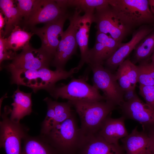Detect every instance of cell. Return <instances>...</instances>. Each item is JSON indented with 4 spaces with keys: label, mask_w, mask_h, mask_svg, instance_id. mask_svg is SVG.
<instances>
[{
    "label": "cell",
    "mask_w": 154,
    "mask_h": 154,
    "mask_svg": "<svg viewBox=\"0 0 154 154\" xmlns=\"http://www.w3.org/2000/svg\"><path fill=\"white\" fill-rule=\"evenodd\" d=\"M8 69L11 74L13 83L30 87L34 92L44 89L49 93L55 87L57 82L72 77L79 70L77 67L68 71L61 69L52 71L48 67L35 70Z\"/></svg>",
    "instance_id": "cell-1"
},
{
    "label": "cell",
    "mask_w": 154,
    "mask_h": 154,
    "mask_svg": "<svg viewBox=\"0 0 154 154\" xmlns=\"http://www.w3.org/2000/svg\"><path fill=\"white\" fill-rule=\"evenodd\" d=\"M40 135L58 154H74L78 151L84 136L73 114L47 133Z\"/></svg>",
    "instance_id": "cell-2"
},
{
    "label": "cell",
    "mask_w": 154,
    "mask_h": 154,
    "mask_svg": "<svg viewBox=\"0 0 154 154\" xmlns=\"http://www.w3.org/2000/svg\"><path fill=\"white\" fill-rule=\"evenodd\" d=\"M75 109L81 122L80 129L84 136L97 133L106 118L116 106L105 101H68Z\"/></svg>",
    "instance_id": "cell-3"
},
{
    "label": "cell",
    "mask_w": 154,
    "mask_h": 154,
    "mask_svg": "<svg viewBox=\"0 0 154 154\" xmlns=\"http://www.w3.org/2000/svg\"><path fill=\"white\" fill-rule=\"evenodd\" d=\"M110 5L120 19L132 30L145 25H154L149 0H110Z\"/></svg>",
    "instance_id": "cell-4"
},
{
    "label": "cell",
    "mask_w": 154,
    "mask_h": 154,
    "mask_svg": "<svg viewBox=\"0 0 154 154\" xmlns=\"http://www.w3.org/2000/svg\"><path fill=\"white\" fill-rule=\"evenodd\" d=\"M11 109L6 107L1 116L0 146L6 154H21L22 140L28 135L29 128L19 122L12 121L9 116Z\"/></svg>",
    "instance_id": "cell-5"
},
{
    "label": "cell",
    "mask_w": 154,
    "mask_h": 154,
    "mask_svg": "<svg viewBox=\"0 0 154 154\" xmlns=\"http://www.w3.org/2000/svg\"><path fill=\"white\" fill-rule=\"evenodd\" d=\"M86 77L73 78L67 84L56 87L50 93L56 99L59 98L68 101L96 102L105 101L104 97L94 85L87 82Z\"/></svg>",
    "instance_id": "cell-6"
},
{
    "label": "cell",
    "mask_w": 154,
    "mask_h": 154,
    "mask_svg": "<svg viewBox=\"0 0 154 154\" xmlns=\"http://www.w3.org/2000/svg\"><path fill=\"white\" fill-rule=\"evenodd\" d=\"M93 73L94 85L103 93L105 101L116 106L124 102V91L120 86L115 74L103 65H89Z\"/></svg>",
    "instance_id": "cell-7"
},
{
    "label": "cell",
    "mask_w": 154,
    "mask_h": 154,
    "mask_svg": "<svg viewBox=\"0 0 154 154\" xmlns=\"http://www.w3.org/2000/svg\"><path fill=\"white\" fill-rule=\"evenodd\" d=\"M66 0H35L28 18L23 21L29 28L38 24L55 21L68 13Z\"/></svg>",
    "instance_id": "cell-8"
},
{
    "label": "cell",
    "mask_w": 154,
    "mask_h": 154,
    "mask_svg": "<svg viewBox=\"0 0 154 154\" xmlns=\"http://www.w3.org/2000/svg\"><path fill=\"white\" fill-rule=\"evenodd\" d=\"M97 31L110 35L120 42L132 31L120 19L109 5L97 9L93 17Z\"/></svg>",
    "instance_id": "cell-9"
},
{
    "label": "cell",
    "mask_w": 154,
    "mask_h": 154,
    "mask_svg": "<svg viewBox=\"0 0 154 154\" xmlns=\"http://www.w3.org/2000/svg\"><path fill=\"white\" fill-rule=\"evenodd\" d=\"M80 12L75 10L68 18L70 24L64 32L51 65L56 69H64L67 61L76 52L77 47L76 34L78 18Z\"/></svg>",
    "instance_id": "cell-10"
},
{
    "label": "cell",
    "mask_w": 154,
    "mask_h": 154,
    "mask_svg": "<svg viewBox=\"0 0 154 154\" xmlns=\"http://www.w3.org/2000/svg\"><path fill=\"white\" fill-rule=\"evenodd\" d=\"M70 15L68 13L55 21L45 24L41 28L34 27L30 28L31 32L40 39V48L53 59L64 32V23Z\"/></svg>",
    "instance_id": "cell-11"
},
{
    "label": "cell",
    "mask_w": 154,
    "mask_h": 154,
    "mask_svg": "<svg viewBox=\"0 0 154 154\" xmlns=\"http://www.w3.org/2000/svg\"><path fill=\"white\" fill-rule=\"evenodd\" d=\"M52 59L40 48H34L29 43L20 53L17 54L7 68L26 70H37L49 67Z\"/></svg>",
    "instance_id": "cell-12"
},
{
    "label": "cell",
    "mask_w": 154,
    "mask_h": 154,
    "mask_svg": "<svg viewBox=\"0 0 154 154\" xmlns=\"http://www.w3.org/2000/svg\"><path fill=\"white\" fill-rule=\"evenodd\" d=\"M154 29V25H145L139 27L133 33L130 41L120 44L113 54L104 62V66L112 72L115 70L139 42Z\"/></svg>",
    "instance_id": "cell-13"
},
{
    "label": "cell",
    "mask_w": 154,
    "mask_h": 154,
    "mask_svg": "<svg viewBox=\"0 0 154 154\" xmlns=\"http://www.w3.org/2000/svg\"><path fill=\"white\" fill-rule=\"evenodd\" d=\"M110 35L97 31L93 47L89 49L86 63L91 65H103L119 47L120 44Z\"/></svg>",
    "instance_id": "cell-14"
},
{
    "label": "cell",
    "mask_w": 154,
    "mask_h": 154,
    "mask_svg": "<svg viewBox=\"0 0 154 154\" xmlns=\"http://www.w3.org/2000/svg\"><path fill=\"white\" fill-rule=\"evenodd\" d=\"M125 119L135 121L142 125L144 131L154 127V111L138 96L119 106Z\"/></svg>",
    "instance_id": "cell-15"
},
{
    "label": "cell",
    "mask_w": 154,
    "mask_h": 154,
    "mask_svg": "<svg viewBox=\"0 0 154 154\" xmlns=\"http://www.w3.org/2000/svg\"><path fill=\"white\" fill-rule=\"evenodd\" d=\"M78 154H125L122 146L109 143L97 133L84 136Z\"/></svg>",
    "instance_id": "cell-16"
},
{
    "label": "cell",
    "mask_w": 154,
    "mask_h": 154,
    "mask_svg": "<svg viewBox=\"0 0 154 154\" xmlns=\"http://www.w3.org/2000/svg\"><path fill=\"white\" fill-rule=\"evenodd\" d=\"M137 128L136 127L130 133L120 139L125 154H151L147 133L144 130L139 131Z\"/></svg>",
    "instance_id": "cell-17"
},
{
    "label": "cell",
    "mask_w": 154,
    "mask_h": 154,
    "mask_svg": "<svg viewBox=\"0 0 154 154\" xmlns=\"http://www.w3.org/2000/svg\"><path fill=\"white\" fill-rule=\"evenodd\" d=\"M125 119L123 116L114 118L109 115L96 133L109 143L119 144V140L129 134L125 124Z\"/></svg>",
    "instance_id": "cell-18"
},
{
    "label": "cell",
    "mask_w": 154,
    "mask_h": 154,
    "mask_svg": "<svg viewBox=\"0 0 154 154\" xmlns=\"http://www.w3.org/2000/svg\"><path fill=\"white\" fill-rule=\"evenodd\" d=\"M94 14L85 13L79 15L77 22L76 40L79 47L81 58L77 67L80 70L86 63L89 49L88 39L91 25L93 22Z\"/></svg>",
    "instance_id": "cell-19"
},
{
    "label": "cell",
    "mask_w": 154,
    "mask_h": 154,
    "mask_svg": "<svg viewBox=\"0 0 154 154\" xmlns=\"http://www.w3.org/2000/svg\"><path fill=\"white\" fill-rule=\"evenodd\" d=\"M32 92L27 93L21 91L18 87L12 96L13 102L10 116V119L16 122H19L21 119L32 112Z\"/></svg>",
    "instance_id": "cell-20"
},
{
    "label": "cell",
    "mask_w": 154,
    "mask_h": 154,
    "mask_svg": "<svg viewBox=\"0 0 154 154\" xmlns=\"http://www.w3.org/2000/svg\"><path fill=\"white\" fill-rule=\"evenodd\" d=\"M15 1L11 0H0L1 12L4 15L5 22L3 37H8L14 29L22 21L23 18L17 9Z\"/></svg>",
    "instance_id": "cell-21"
},
{
    "label": "cell",
    "mask_w": 154,
    "mask_h": 154,
    "mask_svg": "<svg viewBox=\"0 0 154 154\" xmlns=\"http://www.w3.org/2000/svg\"><path fill=\"white\" fill-rule=\"evenodd\" d=\"M21 154H58L55 150L41 135H28L23 139Z\"/></svg>",
    "instance_id": "cell-22"
},
{
    "label": "cell",
    "mask_w": 154,
    "mask_h": 154,
    "mask_svg": "<svg viewBox=\"0 0 154 154\" xmlns=\"http://www.w3.org/2000/svg\"><path fill=\"white\" fill-rule=\"evenodd\" d=\"M34 34L21 29L19 25H16L10 35L6 38V45L9 49L16 52L22 50L29 44V41Z\"/></svg>",
    "instance_id": "cell-23"
},
{
    "label": "cell",
    "mask_w": 154,
    "mask_h": 154,
    "mask_svg": "<svg viewBox=\"0 0 154 154\" xmlns=\"http://www.w3.org/2000/svg\"><path fill=\"white\" fill-rule=\"evenodd\" d=\"M134 50V64L150 60L154 51V29L139 42Z\"/></svg>",
    "instance_id": "cell-24"
},
{
    "label": "cell",
    "mask_w": 154,
    "mask_h": 154,
    "mask_svg": "<svg viewBox=\"0 0 154 154\" xmlns=\"http://www.w3.org/2000/svg\"><path fill=\"white\" fill-rule=\"evenodd\" d=\"M68 7H74L80 13L94 14L98 8L109 5L110 0H66Z\"/></svg>",
    "instance_id": "cell-25"
},
{
    "label": "cell",
    "mask_w": 154,
    "mask_h": 154,
    "mask_svg": "<svg viewBox=\"0 0 154 154\" xmlns=\"http://www.w3.org/2000/svg\"><path fill=\"white\" fill-rule=\"evenodd\" d=\"M53 103L55 112L54 127L70 117L73 113L71 109L72 106L68 101L60 102L53 101Z\"/></svg>",
    "instance_id": "cell-26"
},
{
    "label": "cell",
    "mask_w": 154,
    "mask_h": 154,
    "mask_svg": "<svg viewBox=\"0 0 154 154\" xmlns=\"http://www.w3.org/2000/svg\"><path fill=\"white\" fill-rule=\"evenodd\" d=\"M44 100L47 105V111L46 117L41 124L40 135H45L52 129L55 116L53 100L48 97L45 98Z\"/></svg>",
    "instance_id": "cell-27"
},
{
    "label": "cell",
    "mask_w": 154,
    "mask_h": 154,
    "mask_svg": "<svg viewBox=\"0 0 154 154\" xmlns=\"http://www.w3.org/2000/svg\"><path fill=\"white\" fill-rule=\"evenodd\" d=\"M126 71L124 61L119 66L115 74L120 86L124 91L133 87L130 83Z\"/></svg>",
    "instance_id": "cell-28"
},
{
    "label": "cell",
    "mask_w": 154,
    "mask_h": 154,
    "mask_svg": "<svg viewBox=\"0 0 154 154\" xmlns=\"http://www.w3.org/2000/svg\"><path fill=\"white\" fill-rule=\"evenodd\" d=\"M138 68V82L140 86H154V79L150 75L143 63H139Z\"/></svg>",
    "instance_id": "cell-29"
},
{
    "label": "cell",
    "mask_w": 154,
    "mask_h": 154,
    "mask_svg": "<svg viewBox=\"0 0 154 154\" xmlns=\"http://www.w3.org/2000/svg\"><path fill=\"white\" fill-rule=\"evenodd\" d=\"M35 0H17L15 1L16 5L24 20H27L32 10Z\"/></svg>",
    "instance_id": "cell-30"
},
{
    "label": "cell",
    "mask_w": 154,
    "mask_h": 154,
    "mask_svg": "<svg viewBox=\"0 0 154 154\" xmlns=\"http://www.w3.org/2000/svg\"><path fill=\"white\" fill-rule=\"evenodd\" d=\"M139 94L146 104L154 111V86H139Z\"/></svg>",
    "instance_id": "cell-31"
},
{
    "label": "cell",
    "mask_w": 154,
    "mask_h": 154,
    "mask_svg": "<svg viewBox=\"0 0 154 154\" xmlns=\"http://www.w3.org/2000/svg\"><path fill=\"white\" fill-rule=\"evenodd\" d=\"M16 52L8 49L6 45V38L0 34V62L3 60H13L17 55Z\"/></svg>",
    "instance_id": "cell-32"
},
{
    "label": "cell",
    "mask_w": 154,
    "mask_h": 154,
    "mask_svg": "<svg viewBox=\"0 0 154 154\" xmlns=\"http://www.w3.org/2000/svg\"><path fill=\"white\" fill-rule=\"evenodd\" d=\"M135 87L133 86L124 91L123 99L124 102H130L138 96L135 92Z\"/></svg>",
    "instance_id": "cell-33"
},
{
    "label": "cell",
    "mask_w": 154,
    "mask_h": 154,
    "mask_svg": "<svg viewBox=\"0 0 154 154\" xmlns=\"http://www.w3.org/2000/svg\"><path fill=\"white\" fill-rule=\"evenodd\" d=\"M145 131L147 133L149 138L150 149L151 154H154V127Z\"/></svg>",
    "instance_id": "cell-34"
},
{
    "label": "cell",
    "mask_w": 154,
    "mask_h": 154,
    "mask_svg": "<svg viewBox=\"0 0 154 154\" xmlns=\"http://www.w3.org/2000/svg\"><path fill=\"white\" fill-rule=\"evenodd\" d=\"M149 60H150L142 62L150 75L154 79V66L151 63V61L149 62Z\"/></svg>",
    "instance_id": "cell-35"
},
{
    "label": "cell",
    "mask_w": 154,
    "mask_h": 154,
    "mask_svg": "<svg viewBox=\"0 0 154 154\" xmlns=\"http://www.w3.org/2000/svg\"><path fill=\"white\" fill-rule=\"evenodd\" d=\"M3 15L1 12L0 13V34H2L3 35L4 31H3V29L5 24V22Z\"/></svg>",
    "instance_id": "cell-36"
},
{
    "label": "cell",
    "mask_w": 154,
    "mask_h": 154,
    "mask_svg": "<svg viewBox=\"0 0 154 154\" xmlns=\"http://www.w3.org/2000/svg\"><path fill=\"white\" fill-rule=\"evenodd\" d=\"M150 9L154 16V0H149Z\"/></svg>",
    "instance_id": "cell-37"
},
{
    "label": "cell",
    "mask_w": 154,
    "mask_h": 154,
    "mask_svg": "<svg viewBox=\"0 0 154 154\" xmlns=\"http://www.w3.org/2000/svg\"><path fill=\"white\" fill-rule=\"evenodd\" d=\"M150 60L151 63L154 66V51L150 58Z\"/></svg>",
    "instance_id": "cell-38"
}]
</instances>
